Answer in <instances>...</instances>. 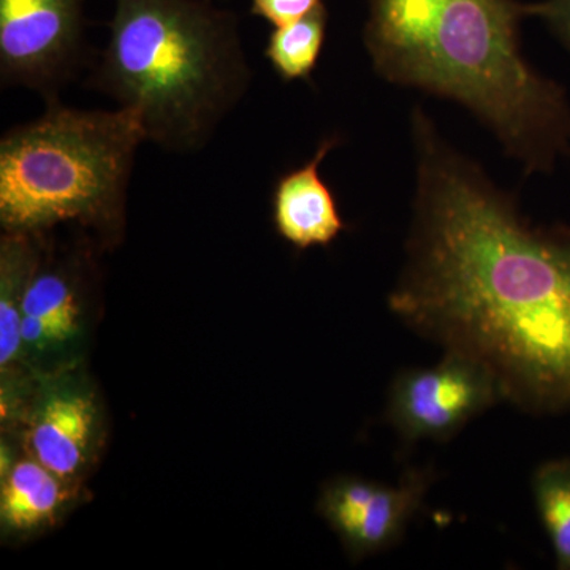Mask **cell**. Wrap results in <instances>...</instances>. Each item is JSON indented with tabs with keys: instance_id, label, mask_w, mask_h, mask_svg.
I'll list each match as a JSON object with an SVG mask.
<instances>
[{
	"instance_id": "1",
	"label": "cell",
	"mask_w": 570,
	"mask_h": 570,
	"mask_svg": "<svg viewBox=\"0 0 570 570\" xmlns=\"http://www.w3.org/2000/svg\"><path fill=\"white\" fill-rule=\"evenodd\" d=\"M417 151L407 262L389 307L445 352L489 367L502 400L570 411V227L521 216L474 160L412 116Z\"/></svg>"
},
{
	"instance_id": "2",
	"label": "cell",
	"mask_w": 570,
	"mask_h": 570,
	"mask_svg": "<svg viewBox=\"0 0 570 570\" xmlns=\"http://www.w3.org/2000/svg\"><path fill=\"white\" fill-rule=\"evenodd\" d=\"M532 3L517 0H370L363 31L374 70L468 108L528 175L570 156L568 94L521 52Z\"/></svg>"
},
{
	"instance_id": "3",
	"label": "cell",
	"mask_w": 570,
	"mask_h": 570,
	"mask_svg": "<svg viewBox=\"0 0 570 570\" xmlns=\"http://www.w3.org/2000/svg\"><path fill=\"white\" fill-rule=\"evenodd\" d=\"M238 21L212 0H115L88 86L140 116L146 140L202 151L249 91Z\"/></svg>"
},
{
	"instance_id": "4",
	"label": "cell",
	"mask_w": 570,
	"mask_h": 570,
	"mask_svg": "<svg viewBox=\"0 0 570 570\" xmlns=\"http://www.w3.org/2000/svg\"><path fill=\"white\" fill-rule=\"evenodd\" d=\"M146 140L137 111L78 110L61 99L0 140L3 232L41 234L63 223H121L135 157Z\"/></svg>"
},
{
	"instance_id": "5",
	"label": "cell",
	"mask_w": 570,
	"mask_h": 570,
	"mask_svg": "<svg viewBox=\"0 0 570 570\" xmlns=\"http://www.w3.org/2000/svg\"><path fill=\"white\" fill-rule=\"evenodd\" d=\"M82 0H0V81L59 100L91 61Z\"/></svg>"
},
{
	"instance_id": "6",
	"label": "cell",
	"mask_w": 570,
	"mask_h": 570,
	"mask_svg": "<svg viewBox=\"0 0 570 570\" xmlns=\"http://www.w3.org/2000/svg\"><path fill=\"white\" fill-rule=\"evenodd\" d=\"M501 400L489 367L445 352L438 365L397 374L390 389L387 419L411 444L420 439L444 442Z\"/></svg>"
},
{
	"instance_id": "7",
	"label": "cell",
	"mask_w": 570,
	"mask_h": 570,
	"mask_svg": "<svg viewBox=\"0 0 570 570\" xmlns=\"http://www.w3.org/2000/svg\"><path fill=\"white\" fill-rule=\"evenodd\" d=\"M433 474L411 469L396 487L362 479L333 483L322 498V512L351 553L363 558L392 549L422 509Z\"/></svg>"
},
{
	"instance_id": "8",
	"label": "cell",
	"mask_w": 570,
	"mask_h": 570,
	"mask_svg": "<svg viewBox=\"0 0 570 570\" xmlns=\"http://www.w3.org/2000/svg\"><path fill=\"white\" fill-rule=\"evenodd\" d=\"M337 135L325 138L302 167L277 179L273 190V224L296 249L328 246L346 230L335 194L321 176V164L340 145Z\"/></svg>"
},
{
	"instance_id": "9",
	"label": "cell",
	"mask_w": 570,
	"mask_h": 570,
	"mask_svg": "<svg viewBox=\"0 0 570 570\" xmlns=\"http://www.w3.org/2000/svg\"><path fill=\"white\" fill-rule=\"evenodd\" d=\"M96 409L82 393L61 392L48 397L29 433L32 459L70 480L86 463L92 441Z\"/></svg>"
},
{
	"instance_id": "10",
	"label": "cell",
	"mask_w": 570,
	"mask_h": 570,
	"mask_svg": "<svg viewBox=\"0 0 570 570\" xmlns=\"http://www.w3.org/2000/svg\"><path fill=\"white\" fill-rule=\"evenodd\" d=\"M80 295L70 272L39 266L22 296V346L43 348L70 340L80 326Z\"/></svg>"
},
{
	"instance_id": "11",
	"label": "cell",
	"mask_w": 570,
	"mask_h": 570,
	"mask_svg": "<svg viewBox=\"0 0 570 570\" xmlns=\"http://www.w3.org/2000/svg\"><path fill=\"white\" fill-rule=\"evenodd\" d=\"M69 482L32 456L18 461L2 483L0 519L3 527L24 532L50 523L69 501Z\"/></svg>"
},
{
	"instance_id": "12",
	"label": "cell",
	"mask_w": 570,
	"mask_h": 570,
	"mask_svg": "<svg viewBox=\"0 0 570 570\" xmlns=\"http://www.w3.org/2000/svg\"><path fill=\"white\" fill-rule=\"evenodd\" d=\"M31 232H3L0 243V365L13 362L22 346L21 305L40 266V249Z\"/></svg>"
},
{
	"instance_id": "13",
	"label": "cell",
	"mask_w": 570,
	"mask_h": 570,
	"mask_svg": "<svg viewBox=\"0 0 570 570\" xmlns=\"http://www.w3.org/2000/svg\"><path fill=\"white\" fill-rule=\"evenodd\" d=\"M328 11L318 7L303 20L269 33L265 58L285 82L307 81L316 70L326 39Z\"/></svg>"
},
{
	"instance_id": "14",
	"label": "cell",
	"mask_w": 570,
	"mask_h": 570,
	"mask_svg": "<svg viewBox=\"0 0 570 570\" xmlns=\"http://www.w3.org/2000/svg\"><path fill=\"white\" fill-rule=\"evenodd\" d=\"M540 521L553 547L557 568L570 570V460H551L532 474Z\"/></svg>"
},
{
	"instance_id": "15",
	"label": "cell",
	"mask_w": 570,
	"mask_h": 570,
	"mask_svg": "<svg viewBox=\"0 0 570 570\" xmlns=\"http://www.w3.org/2000/svg\"><path fill=\"white\" fill-rule=\"evenodd\" d=\"M321 6H324V0H253L250 11L275 28H284L303 20Z\"/></svg>"
},
{
	"instance_id": "16",
	"label": "cell",
	"mask_w": 570,
	"mask_h": 570,
	"mask_svg": "<svg viewBox=\"0 0 570 570\" xmlns=\"http://www.w3.org/2000/svg\"><path fill=\"white\" fill-rule=\"evenodd\" d=\"M532 17L542 18L570 52V0L532 3Z\"/></svg>"
}]
</instances>
